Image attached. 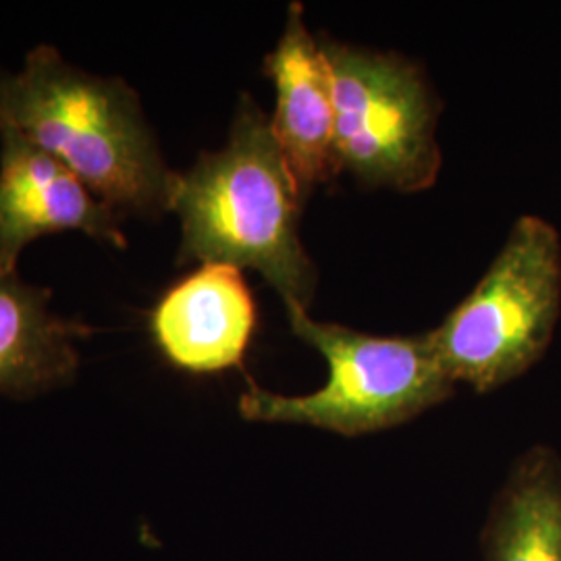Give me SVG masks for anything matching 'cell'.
Wrapping results in <instances>:
<instances>
[{"mask_svg": "<svg viewBox=\"0 0 561 561\" xmlns=\"http://www.w3.org/2000/svg\"><path fill=\"white\" fill-rule=\"evenodd\" d=\"M301 185L259 102L241 94L229 140L178 175V262L254 268L285 306L308 310L319 273L300 238Z\"/></svg>", "mask_w": 561, "mask_h": 561, "instance_id": "6da1fadb", "label": "cell"}, {"mask_svg": "<svg viewBox=\"0 0 561 561\" xmlns=\"http://www.w3.org/2000/svg\"><path fill=\"white\" fill-rule=\"evenodd\" d=\"M83 231L125 248L117 215L104 206L71 169L0 123V277L18 275L21 250L55 231Z\"/></svg>", "mask_w": 561, "mask_h": 561, "instance_id": "8992f818", "label": "cell"}, {"mask_svg": "<svg viewBox=\"0 0 561 561\" xmlns=\"http://www.w3.org/2000/svg\"><path fill=\"white\" fill-rule=\"evenodd\" d=\"M321 44L335 85L341 167L373 187H431L442 169L439 106L419 65L396 53Z\"/></svg>", "mask_w": 561, "mask_h": 561, "instance_id": "5b68a950", "label": "cell"}, {"mask_svg": "<svg viewBox=\"0 0 561 561\" xmlns=\"http://www.w3.org/2000/svg\"><path fill=\"white\" fill-rule=\"evenodd\" d=\"M560 306V236L522 217L472 294L426 335L451 381L489 393L541 358Z\"/></svg>", "mask_w": 561, "mask_h": 561, "instance_id": "277c9868", "label": "cell"}, {"mask_svg": "<svg viewBox=\"0 0 561 561\" xmlns=\"http://www.w3.org/2000/svg\"><path fill=\"white\" fill-rule=\"evenodd\" d=\"M0 123L59 159L115 215L171 210L180 173L162 161L140 99L121 78L81 71L42 44L20 73H0Z\"/></svg>", "mask_w": 561, "mask_h": 561, "instance_id": "7a4b0ae2", "label": "cell"}, {"mask_svg": "<svg viewBox=\"0 0 561 561\" xmlns=\"http://www.w3.org/2000/svg\"><path fill=\"white\" fill-rule=\"evenodd\" d=\"M264 67L277 90L271 125L301 192L335 180L343 167L335 136L333 73L321 42L306 25L300 2L289 4L279 44L266 55Z\"/></svg>", "mask_w": 561, "mask_h": 561, "instance_id": "52a82bcc", "label": "cell"}, {"mask_svg": "<svg viewBox=\"0 0 561 561\" xmlns=\"http://www.w3.org/2000/svg\"><path fill=\"white\" fill-rule=\"evenodd\" d=\"M50 289L0 277V393L32 398L71 381L80 366L76 343L94 331L50 312Z\"/></svg>", "mask_w": 561, "mask_h": 561, "instance_id": "9c48e42d", "label": "cell"}, {"mask_svg": "<svg viewBox=\"0 0 561 561\" xmlns=\"http://www.w3.org/2000/svg\"><path fill=\"white\" fill-rule=\"evenodd\" d=\"M486 561H561V461L547 447L522 456L484 530Z\"/></svg>", "mask_w": 561, "mask_h": 561, "instance_id": "30bf717a", "label": "cell"}, {"mask_svg": "<svg viewBox=\"0 0 561 561\" xmlns=\"http://www.w3.org/2000/svg\"><path fill=\"white\" fill-rule=\"evenodd\" d=\"M256 308L240 268L204 264L171 287L152 312L162 354L190 373L238 366L254 333Z\"/></svg>", "mask_w": 561, "mask_h": 561, "instance_id": "ba28073f", "label": "cell"}, {"mask_svg": "<svg viewBox=\"0 0 561 561\" xmlns=\"http://www.w3.org/2000/svg\"><path fill=\"white\" fill-rule=\"evenodd\" d=\"M291 331L329 364L324 387L279 396L250 385L240 398L245 421L301 424L358 437L412 421L454 393L428 335L377 337L335 322L314 321L285 306Z\"/></svg>", "mask_w": 561, "mask_h": 561, "instance_id": "3957f363", "label": "cell"}]
</instances>
